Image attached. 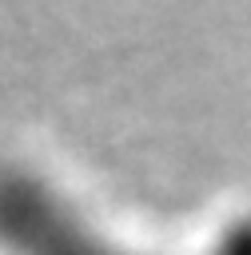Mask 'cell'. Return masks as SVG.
<instances>
[{
    "label": "cell",
    "mask_w": 251,
    "mask_h": 255,
    "mask_svg": "<svg viewBox=\"0 0 251 255\" xmlns=\"http://www.w3.org/2000/svg\"><path fill=\"white\" fill-rule=\"evenodd\" d=\"M0 243L20 255H124L88 235L80 219H68L48 187L20 175H0ZM223 255H251V227H243Z\"/></svg>",
    "instance_id": "1"
}]
</instances>
